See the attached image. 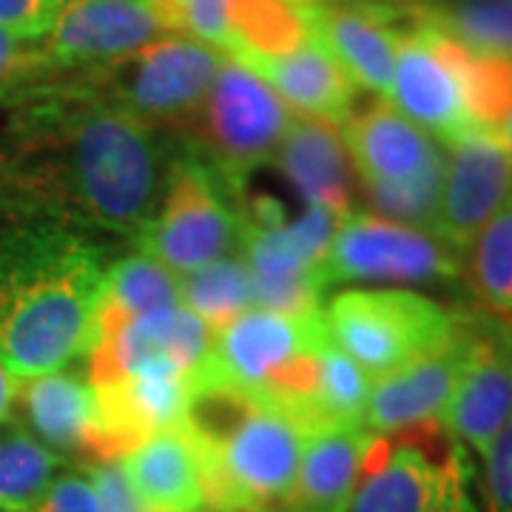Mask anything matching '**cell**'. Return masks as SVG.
<instances>
[{"instance_id": "8", "label": "cell", "mask_w": 512, "mask_h": 512, "mask_svg": "<svg viewBox=\"0 0 512 512\" xmlns=\"http://www.w3.org/2000/svg\"><path fill=\"white\" fill-rule=\"evenodd\" d=\"M222 60L225 55L202 40L165 35L111 66L86 72L80 83L151 126L185 123L200 111Z\"/></svg>"}, {"instance_id": "40", "label": "cell", "mask_w": 512, "mask_h": 512, "mask_svg": "<svg viewBox=\"0 0 512 512\" xmlns=\"http://www.w3.org/2000/svg\"><path fill=\"white\" fill-rule=\"evenodd\" d=\"M151 3V9L160 15V20L165 23V29L171 32V35H177V15H180V6H183L185 0H148Z\"/></svg>"}, {"instance_id": "31", "label": "cell", "mask_w": 512, "mask_h": 512, "mask_svg": "<svg viewBox=\"0 0 512 512\" xmlns=\"http://www.w3.org/2000/svg\"><path fill=\"white\" fill-rule=\"evenodd\" d=\"M373 379L350 359L348 353L325 342L316 365L311 393V413L319 427L325 424H362Z\"/></svg>"}, {"instance_id": "2", "label": "cell", "mask_w": 512, "mask_h": 512, "mask_svg": "<svg viewBox=\"0 0 512 512\" xmlns=\"http://www.w3.org/2000/svg\"><path fill=\"white\" fill-rule=\"evenodd\" d=\"M103 276L100 251L66 222L0 231V362L15 379L86 356Z\"/></svg>"}, {"instance_id": "41", "label": "cell", "mask_w": 512, "mask_h": 512, "mask_svg": "<svg viewBox=\"0 0 512 512\" xmlns=\"http://www.w3.org/2000/svg\"><path fill=\"white\" fill-rule=\"evenodd\" d=\"M367 3H379V6H390V9H421L433 0H367Z\"/></svg>"}, {"instance_id": "36", "label": "cell", "mask_w": 512, "mask_h": 512, "mask_svg": "<svg viewBox=\"0 0 512 512\" xmlns=\"http://www.w3.org/2000/svg\"><path fill=\"white\" fill-rule=\"evenodd\" d=\"M63 0H0V29L26 40H43Z\"/></svg>"}, {"instance_id": "7", "label": "cell", "mask_w": 512, "mask_h": 512, "mask_svg": "<svg viewBox=\"0 0 512 512\" xmlns=\"http://www.w3.org/2000/svg\"><path fill=\"white\" fill-rule=\"evenodd\" d=\"M330 342L348 353L370 379L439 350L458 319L439 302L402 288H353L336 293L322 311Z\"/></svg>"}, {"instance_id": "35", "label": "cell", "mask_w": 512, "mask_h": 512, "mask_svg": "<svg viewBox=\"0 0 512 512\" xmlns=\"http://www.w3.org/2000/svg\"><path fill=\"white\" fill-rule=\"evenodd\" d=\"M484 461V512H512V416L501 427Z\"/></svg>"}, {"instance_id": "39", "label": "cell", "mask_w": 512, "mask_h": 512, "mask_svg": "<svg viewBox=\"0 0 512 512\" xmlns=\"http://www.w3.org/2000/svg\"><path fill=\"white\" fill-rule=\"evenodd\" d=\"M15 396H18V382H15V376L3 367L0 362V424L12 416V410H15Z\"/></svg>"}, {"instance_id": "10", "label": "cell", "mask_w": 512, "mask_h": 512, "mask_svg": "<svg viewBox=\"0 0 512 512\" xmlns=\"http://www.w3.org/2000/svg\"><path fill=\"white\" fill-rule=\"evenodd\" d=\"M345 217L319 205H305L296 220L268 225L245 222L242 259L251 271L256 308L311 316L322 313V259Z\"/></svg>"}, {"instance_id": "34", "label": "cell", "mask_w": 512, "mask_h": 512, "mask_svg": "<svg viewBox=\"0 0 512 512\" xmlns=\"http://www.w3.org/2000/svg\"><path fill=\"white\" fill-rule=\"evenodd\" d=\"M55 72L40 40L12 35L0 29V100L20 97Z\"/></svg>"}, {"instance_id": "9", "label": "cell", "mask_w": 512, "mask_h": 512, "mask_svg": "<svg viewBox=\"0 0 512 512\" xmlns=\"http://www.w3.org/2000/svg\"><path fill=\"white\" fill-rule=\"evenodd\" d=\"M293 117L285 100L234 57L222 60L211 92L194 114L202 146L231 185L242 183L256 165L274 160Z\"/></svg>"}, {"instance_id": "37", "label": "cell", "mask_w": 512, "mask_h": 512, "mask_svg": "<svg viewBox=\"0 0 512 512\" xmlns=\"http://www.w3.org/2000/svg\"><path fill=\"white\" fill-rule=\"evenodd\" d=\"M29 512H100V501L92 478L63 476L55 478V484Z\"/></svg>"}, {"instance_id": "28", "label": "cell", "mask_w": 512, "mask_h": 512, "mask_svg": "<svg viewBox=\"0 0 512 512\" xmlns=\"http://www.w3.org/2000/svg\"><path fill=\"white\" fill-rule=\"evenodd\" d=\"M419 15L470 52L512 60V0H433Z\"/></svg>"}, {"instance_id": "33", "label": "cell", "mask_w": 512, "mask_h": 512, "mask_svg": "<svg viewBox=\"0 0 512 512\" xmlns=\"http://www.w3.org/2000/svg\"><path fill=\"white\" fill-rule=\"evenodd\" d=\"M444 163L427 168L424 174L399 185H370L365 188L373 208L393 222H404L421 231L436 234V220H439L441 188H444Z\"/></svg>"}, {"instance_id": "23", "label": "cell", "mask_w": 512, "mask_h": 512, "mask_svg": "<svg viewBox=\"0 0 512 512\" xmlns=\"http://www.w3.org/2000/svg\"><path fill=\"white\" fill-rule=\"evenodd\" d=\"M274 160L305 205H319L339 217H348L353 171L339 126L311 117H293Z\"/></svg>"}, {"instance_id": "13", "label": "cell", "mask_w": 512, "mask_h": 512, "mask_svg": "<svg viewBox=\"0 0 512 512\" xmlns=\"http://www.w3.org/2000/svg\"><path fill=\"white\" fill-rule=\"evenodd\" d=\"M387 100L407 120L447 146L470 131H478L467 111L464 86L447 49V37L421 18L419 9H413V18L399 40Z\"/></svg>"}, {"instance_id": "25", "label": "cell", "mask_w": 512, "mask_h": 512, "mask_svg": "<svg viewBox=\"0 0 512 512\" xmlns=\"http://www.w3.org/2000/svg\"><path fill=\"white\" fill-rule=\"evenodd\" d=\"M251 69L285 100L288 109L302 111V117L345 126L353 114L356 86L316 37L288 55L259 60Z\"/></svg>"}, {"instance_id": "15", "label": "cell", "mask_w": 512, "mask_h": 512, "mask_svg": "<svg viewBox=\"0 0 512 512\" xmlns=\"http://www.w3.org/2000/svg\"><path fill=\"white\" fill-rule=\"evenodd\" d=\"M512 197V157L493 131H470L450 143L444 165L436 237L453 251H470L481 228Z\"/></svg>"}, {"instance_id": "19", "label": "cell", "mask_w": 512, "mask_h": 512, "mask_svg": "<svg viewBox=\"0 0 512 512\" xmlns=\"http://www.w3.org/2000/svg\"><path fill=\"white\" fill-rule=\"evenodd\" d=\"M407 12L410 9H390L367 0L330 3L311 18V32L339 60L353 86L387 97L399 40L407 29L399 20Z\"/></svg>"}, {"instance_id": "6", "label": "cell", "mask_w": 512, "mask_h": 512, "mask_svg": "<svg viewBox=\"0 0 512 512\" xmlns=\"http://www.w3.org/2000/svg\"><path fill=\"white\" fill-rule=\"evenodd\" d=\"M234 185L202 157L171 160L163 200L134 237L140 254L163 262L177 276L200 271L242 248L245 217L234 208Z\"/></svg>"}, {"instance_id": "24", "label": "cell", "mask_w": 512, "mask_h": 512, "mask_svg": "<svg viewBox=\"0 0 512 512\" xmlns=\"http://www.w3.org/2000/svg\"><path fill=\"white\" fill-rule=\"evenodd\" d=\"M128 487L154 512H202L205 487L197 447L183 424L140 441L117 461Z\"/></svg>"}, {"instance_id": "12", "label": "cell", "mask_w": 512, "mask_h": 512, "mask_svg": "<svg viewBox=\"0 0 512 512\" xmlns=\"http://www.w3.org/2000/svg\"><path fill=\"white\" fill-rule=\"evenodd\" d=\"M458 274L456 251L436 234L350 211L322 259L325 288L339 282H439Z\"/></svg>"}, {"instance_id": "27", "label": "cell", "mask_w": 512, "mask_h": 512, "mask_svg": "<svg viewBox=\"0 0 512 512\" xmlns=\"http://www.w3.org/2000/svg\"><path fill=\"white\" fill-rule=\"evenodd\" d=\"M180 299L188 311L217 333L228 322L254 308V282L242 256L211 262L180 276Z\"/></svg>"}, {"instance_id": "4", "label": "cell", "mask_w": 512, "mask_h": 512, "mask_svg": "<svg viewBox=\"0 0 512 512\" xmlns=\"http://www.w3.org/2000/svg\"><path fill=\"white\" fill-rule=\"evenodd\" d=\"M328 339L322 313L288 316L251 308L214 333L200 376L285 404L316 430L311 393L319 353Z\"/></svg>"}, {"instance_id": "30", "label": "cell", "mask_w": 512, "mask_h": 512, "mask_svg": "<svg viewBox=\"0 0 512 512\" xmlns=\"http://www.w3.org/2000/svg\"><path fill=\"white\" fill-rule=\"evenodd\" d=\"M444 37L461 77L464 100L473 123L481 131L498 134L501 123L512 111V60L498 55H478L450 35Z\"/></svg>"}, {"instance_id": "43", "label": "cell", "mask_w": 512, "mask_h": 512, "mask_svg": "<svg viewBox=\"0 0 512 512\" xmlns=\"http://www.w3.org/2000/svg\"><path fill=\"white\" fill-rule=\"evenodd\" d=\"M333 3H348V0H333Z\"/></svg>"}, {"instance_id": "42", "label": "cell", "mask_w": 512, "mask_h": 512, "mask_svg": "<svg viewBox=\"0 0 512 512\" xmlns=\"http://www.w3.org/2000/svg\"><path fill=\"white\" fill-rule=\"evenodd\" d=\"M498 140L504 143V148L510 151V157H512V111L507 114V120L501 123V128H498Z\"/></svg>"}, {"instance_id": "21", "label": "cell", "mask_w": 512, "mask_h": 512, "mask_svg": "<svg viewBox=\"0 0 512 512\" xmlns=\"http://www.w3.org/2000/svg\"><path fill=\"white\" fill-rule=\"evenodd\" d=\"M15 404L20 407L35 439L52 453L97 458L103 464L97 396L89 379L74 373H43L20 379Z\"/></svg>"}, {"instance_id": "26", "label": "cell", "mask_w": 512, "mask_h": 512, "mask_svg": "<svg viewBox=\"0 0 512 512\" xmlns=\"http://www.w3.org/2000/svg\"><path fill=\"white\" fill-rule=\"evenodd\" d=\"M177 305H183L180 276L148 254H131L106 268L97 316L134 319Z\"/></svg>"}, {"instance_id": "20", "label": "cell", "mask_w": 512, "mask_h": 512, "mask_svg": "<svg viewBox=\"0 0 512 512\" xmlns=\"http://www.w3.org/2000/svg\"><path fill=\"white\" fill-rule=\"evenodd\" d=\"M342 128L350 163L365 188L407 183L427 168L444 163L439 140L390 103L353 111Z\"/></svg>"}, {"instance_id": "32", "label": "cell", "mask_w": 512, "mask_h": 512, "mask_svg": "<svg viewBox=\"0 0 512 512\" xmlns=\"http://www.w3.org/2000/svg\"><path fill=\"white\" fill-rule=\"evenodd\" d=\"M470 251V274L478 293L498 311L512 313V197L481 228Z\"/></svg>"}, {"instance_id": "14", "label": "cell", "mask_w": 512, "mask_h": 512, "mask_svg": "<svg viewBox=\"0 0 512 512\" xmlns=\"http://www.w3.org/2000/svg\"><path fill=\"white\" fill-rule=\"evenodd\" d=\"M171 35L148 0H63L43 52L55 69H103Z\"/></svg>"}, {"instance_id": "29", "label": "cell", "mask_w": 512, "mask_h": 512, "mask_svg": "<svg viewBox=\"0 0 512 512\" xmlns=\"http://www.w3.org/2000/svg\"><path fill=\"white\" fill-rule=\"evenodd\" d=\"M57 456L32 433H0V512H29L55 484Z\"/></svg>"}, {"instance_id": "11", "label": "cell", "mask_w": 512, "mask_h": 512, "mask_svg": "<svg viewBox=\"0 0 512 512\" xmlns=\"http://www.w3.org/2000/svg\"><path fill=\"white\" fill-rule=\"evenodd\" d=\"M214 333L185 305L143 313L134 319L97 316L86 350L94 387L137 373L200 376L211 356Z\"/></svg>"}, {"instance_id": "38", "label": "cell", "mask_w": 512, "mask_h": 512, "mask_svg": "<svg viewBox=\"0 0 512 512\" xmlns=\"http://www.w3.org/2000/svg\"><path fill=\"white\" fill-rule=\"evenodd\" d=\"M92 484L97 490L100 512H154L148 510L146 504L134 495V490L128 487L126 476H123L117 461L94 467Z\"/></svg>"}, {"instance_id": "5", "label": "cell", "mask_w": 512, "mask_h": 512, "mask_svg": "<svg viewBox=\"0 0 512 512\" xmlns=\"http://www.w3.org/2000/svg\"><path fill=\"white\" fill-rule=\"evenodd\" d=\"M348 512H481L467 450L436 421L376 436Z\"/></svg>"}, {"instance_id": "22", "label": "cell", "mask_w": 512, "mask_h": 512, "mask_svg": "<svg viewBox=\"0 0 512 512\" xmlns=\"http://www.w3.org/2000/svg\"><path fill=\"white\" fill-rule=\"evenodd\" d=\"M376 441L365 424L316 427L299 458L285 512H348L362 467Z\"/></svg>"}, {"instance_id": "1", "label": "cell", "mask_w": 512, "mask_h": 512, "mask_svg": "<svg viewBox=\"0 0 512 512\" xmlns=\"http://www.w3.org/2000/svg\"><path fill=\"white\" fill-rule=\"evenodd\" d=\"M15 183L52 220L137 237L163 200L171 163L157 126L80 80L37 97L15 128Z\"/></svg>"}, {"instance_id": "18", "label": "cell", "mask_w": 512, "mask_h": 512, "mask_svg": "<svg viewBox=\"0 0 512 512\" xmlns=\"http://www.w3.org/2000/svg\"><path fill=\"white\" fill-rule=\"evenodd\" d=\"M191 393L194 376L183 373H137L94 387L103 464L120 461L140 441L180 427L191 404Z\"/></svg>"}, {"instance_id": "16", "label": "cell", "mask_w": 512, "mask_h": 512, "mask_svg": "<svg viewBox=\"0 0 512 512\" xmlns=\"http://www.w3.org/2000/svg\"><path fill=\"white\" fill-rule=\"evenodd\" d=\"M512 416V328H470V353L441 424L478 458Z\"/></svg>"}, {"instance_id": "17", "label": "cell", "mask_w": 512, "mask_h": 512, "mask_svg": "<svg viewBox=\"0 0 512 512\" xmlns=\"http://www.w3.org/2000/svg\"><path fill=\"white\" fill-rule=\"evenodd\" d=\"M467 353L470 328L458 322V330L447 345L382 379H373L362 424L376 436H396L441 421L467 365Z\"/></svg>"}, {"instance_id": "3", "label": "cell", "mask_w": 512, "mask_h": 512, "mask_svg": "<svg viewBox=\"0 0 512 512\" xmlns=\"http://www.w3.org/2000/svg\"><path fill=\"white\" fill-rule=\"evenodd\" d=\"M183 427L197 447L205 510L271 512L291 495L311 424L285 404L194 379Z\"/></svg>"}]
</instances>
